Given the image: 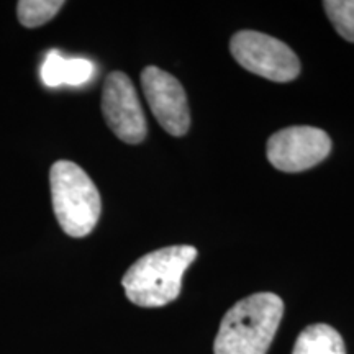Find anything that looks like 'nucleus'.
I'll use <instances>...</instances> for the list:
<instances>
[{
  "mask_svg": "<svg viewBox=\"0 0 354 354\" xmlns=\"http://www.w3.org/2000/svg\"><path fill=\"white\" fill-rule=\"evenodd\" d=\"M284 315V302L272 292L248 295L225 313L215 354H266Z\"/></svg>",
  "mask_w": 354,
  "mask_h": 354,
  "instance_id": "obj_1",
  "label": "nucleus"
},
{
  "mask_svg": "<svg viewBox=\"0 0 354 354\" xmlns=\"http://www.w3.org/2000/svg\"><path fill=\"white\" fill-rule=\"evenodd\" d=\"M197 258L194 246H167L141 256L128 269L122 286L130 302L156 308L174 302L183 289V277Z\"/></svg>",
  "mask_w": 354,
  "mask_h": 354,
  "instance_id": "obj_2",
  "label": "nucleus"
},
{
  "mask_svg": "<svg viewBox=\"0 0 354 354\" xmlns=\"http://www.w3.org/2000/svg\"><path fill=\"white\" fill-rule=\"evenodd\" d=\"M102 113L122 141L138 145L146 138V118L135 86L125 73L115 71L102 88Z\"/></svg>",
  "mask_w": 354,
  "mask_h": 354,
  "instance_id": "obj_6",
  "label": "nucleus"
},
{
  "mask_svg": "<svg viewBox=\"0 0 354 354\" xmlns=\"http://www.w3.org/2000/svg\"><path fill=\"white\" fill-rule=\"evenodd\" d=\"M230 51L236 63L250 73L274 82H290L300 74L299 56L281 39L243 30L234 33Z\"/></svg>",
  "mask_w": 354,
  "mask_h": 354,
  "instance_id": "obj_4",
  "label": "nucleus"
},
{
  "mask_svg": "<svg viewBox=\"0 0 354 354\" xmlns=\"http://www.w3.org/2000/svg\"><path fill=\"white\" fill-rule=\"evenodd\" d=\"M39 73L48 87L84 86L94 77L95 66L86 57H64L59 51H50Z\"/></svg>",
  "mask_w": 354,
  "mask_h": 354,
  "instance_id": "obj_8",
  "label": "nucleus"
},
{
  "mask_svg": "<svg viewBox=\"0 0 354 354\" xmlns=\"http://www.w3.org/2000/svg\"><path fill=\"white\" fill-rule=\"evenodd\" d=\"M141 87L159 125L172 136L185 135L190 113L183 84L166 71L148 66L141 73Z\"/></svg>",
  "mask_w": 354,
  "mask_h": 354,
  "instance_id": "obj_7",
  "label": "nucleus"
},
{
  "mask_svg": "<svg viewBox=\"0 0 354 354\" xmlns=\"http://www.w3.org/2000/svg\"><path fill=\"white\" fill-rule=\"evenodd\" d=\"M292 354H346V348L333 326L315 323L299 335Z\"/></svg>",
  "mask_w": 354,
  "mask_h": 354,
  "instance_id": "obj_9",
  "label": "nucleus"
},
{
  "mask_svg": "<svg viewBox=\"0 0 354 354\" xmlns=\"http://www.w3.org/2000/svg\"><path fill=\"white\" fill-rule=\"evenodd\" d=\"M63 6L61 0H21L17 6V15L26 28H37L50 21Z\"/></svg>",
  "mask_w": 354,
  "mask_h": 354,
  "instance_id": "obj_10",
  "label": "nucleus"
},
{
  "mask_svg": "<svg viewBox=\"0 0 354 354\" xmlns=\"http://www.w3.org/2000/svg\"><path fill=\"white\" fill-rule=\"evenodd\" d=\"M53 209L63 232L87 236L99 221L102 201L95 184L76 162L56 161L50 171Z\"/></svg>",
  "mask_w": 354,
  "mask_h": 354,
  "instance_id": "obj_3",
  "label": "nucleus"
},
{
  "mask_svg": "<svg viewBox=\"0 0 354 354\" xmlns=\"http://www.w3.org/2000/svg\"><path fill=\"white\" fill-rule=\"evenodd\" d=\"M331 151L328 133L315 127H289L268 141L269 162L279 171L302 172L320 165Z\"/></svg>",
  "mask_w": 354,
  "mask_h": 354,
  "instance_id": "obj_5",
  "label": "nucleus"
},
{
  "mask_svg": "<svg viewBox=\"0 0 354 354\" xmlns=\"http://www.w3.org/2000/svg\"><path fill=\"white\" fill-rule=\"evenodd\" d=\"M323 7L339 37L354 43V0H326Z\"/></svg>",
  "mask_w": 354,
  "mask_h": 354,
  "instance_id": "obj_11",
  "label": "nucleus"
}]
</instances>
